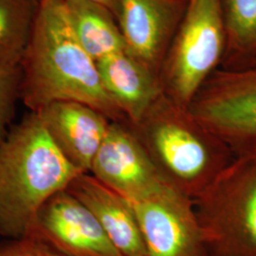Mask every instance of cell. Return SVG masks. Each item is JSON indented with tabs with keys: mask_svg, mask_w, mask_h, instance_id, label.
<instances>
[{
	"mask_svg": "<svg viewBox=\"0 0 256 256\" xmlns=\"http://www.w3.org/2000/svg\"><path fill=\"white\" fill-rule=\"evenodd\" d=\"M20 68V100L30 111L56 102H77L111 122H128L104 88L97 62L79 42L66 0H38Z\"/></svg>",
	"mask_w": 256,
	"mask_h": 256,
	"instance_id": "6da1fadb",
	"label": "cell"
},
{
	"mask_svg": "<svg viewBox=\"0 0 256 256\" xmlns=\"http://www.w3.org/2000/svg\"><path fill=\"white\" fill-rule=\"evenodd\" d=\"M81 174L55 146L40 115L28 113L0 144V234L32 236L42 206Z\"/></svg>",
	"mask_w": 256,
	"mask_h": 256,
	"instance_id": "7a4b0ae2",
	"label": "cell"
},
{
	"mask_svg": "<svg viewBox=\"0 0 256 256\" xmlns=\"http://www.w3.org/2000/svg\"><path fill=\"white\" fill-rule=\"evenodd\" d=\"M156 169L194 200L236 158L188 110L165 95L136 124H129Z\"/></svg>",
	"mask_w": 256,
	"mask_h": 256,
	"instance_id": "3957f363",
	"label": "cell"
},
{
	"mask_svg": "<svg viewBox=\"0 0 256 256\" xmlns=\"http://www.w3.org/2000/svg\"><path fill=\"white\" fill-rule=\"evenodd\" d=\"M192 202L207 256H256V158L236 156Z\"/></svg>",
	"mask_w": 256,
	"mask_h": 256,
	"instance_id": "277c9868",
	"label": "cell"
},
{
	"mask_svg": "<svg viewBox=\"0 0 256 256\" xmlns=\"http://www.w3.org/2000/svg\"><path fill=\"white\" fill-rule=\"evenodd\" d=\"M226 43L222 0H190L160 84L164 95L188 110L214 74Z\"/></svg>",
	"mask_w": 256,
	"mask_h": 256,
	"instance_id": "5b68a950",
	"label": "cell"
},
{
	"mask_svg": "<svg viewBox=\"0 0 256 256\" xmlns=\"http://www.w3.org/2000/svg\"><path fill=\"white\" fill-rule=\"evenodd\" d=\"M188 110L234 156L256 158V58L212 74Z\"/></svg>",
	"mask_w": 256,
	"mask_h": 256,
	"instance_id": "8992f818",
	"label": "cell"
},
{
	"mask_svg": "<svg viewBox=\"0 0 256 256\" xmlns=\"http://www.w3.org/2000/svg\"><path fill=\"white\" fill-rule=\"evenodd\" d=\"M147 256H207L194 202L174 188L128 200Z\"/></svg>",
	"mask_w": 256,
	"mask_h": 256,
	"instance_id": "52a82bcc",
	"label": "cell"
},
{
	"mask_svg": "<svg viewBox=\"0 0 256 256\" xmlns=\"http://www.w3.org/2000/svg\"><path fill=\"white\" fill-rule=\"evenodd\" d=\"M90 174L126 200L174 188L156 169L128 122H111Z\"/></svg>",
	"mask_w": 256,
	"mask_h": 256,
	"instance_id": "ba28073f",
	"label": "cell"
},
{
	"mask_svg": "<svg viewBox=\"0 0 256 256\" xmlns=\"http://www.w3.org/2000/svg\"><path fill=\"white\" fill-rule=\"evenodd\" d=\"M30 238H39L64 256H124L92 210L68 190L42 206Z\"/></svg>",
	"mask_w": 256,
	"mask_h": 256,
	"instance_id": "9c48e42d",
	"label": "cell"
},
{
	"mask_svg": "<svg viewBox=\"0 0 256 256\" xmlns=\"http://www.w3.org/2000/svg\"><path fill=\"white\" fill-rule=\"evenodd\" d=\"M37 113L64 158L82 173H90L111 120L99 111L77 102H56Z\"/></svg>",
	"mask_w": 256,
	"mask_h": 256,
	"instance_id": "30bf717a",
	"label": "cell"
},
{
	"mask_svg": "<svg viewBox=\"0 0 256 256\" xmlns=\"http://www.w3.org/2000/svg\"><path fill=\"white\" fill-rule=\"evenodd\" d=\"M86 205L124 256H147L134 210L128 200L90 173L79 174L66 189Z\"/></svg>",
	"mask_w": 256,
	"mask_h": 256,
	"instance_id": "8fae6325",
	"label": "cell"
},
{
	"mask_svg": "<svg viewBox=\"0 0 256 256\" xmlns=\"http://www.w3.org/2000/svg\"><path fill=\"white\" fill-rule=\"evenodd\" d=\"M97 66L104 88L129 124H138L162 95L160 82L151 68L128 52L108 56Z\"/></svg>",
	"mask_w": 256,
	"mask_h": 256,
	"instance_id": "7c38bea8",
	"label": "cell"
},
{
	"mask_svg": "<svg viewBox=\"0 0 256 256\" xmlns=\"http://www.w3.org/2000/svg\"><path fill=\"white\" fill-rule=\"evenodd\" d=\"M116 18L129 54L151 68L169 25V12L164 1L118 0Z\"/></svg>",
	"mask_w": 256,
	"mask_h": 256,
	"instance_id": "4fadbf2b",
	"label": "cell"
},
{
	"mask_svg": "<svg viewBox=\"0 0 256 256\" xmlns=\"http://www.w3.org/2000/svg\"><path fill=\"white\" fill-rule=\"evenodd\" d=\"M66 1L78 40L96 62L128 52L122 30L115 24V16L110 10L84 0Z\"/></svg>",
	"mask_w": 256,
	"mask_h": 256,
	"instance_id": "5bb4252c",
	"label": "cell"
},
{
	"mask_svg": "<svg viewBox=\"0 0 256 256\" xmlns=\"http://www.w3.org/2000/svg\"><path fill=\"white\" fill-rule=\"evenodd\" d=\"M38 0H0V64L20 66Z\"/></svg>",
	"mask_w": 256,
	"mask_h": 256,
	"instance_id": "9a60e30c",
	"label": "cell"
},
{
	"mask_svg": "<svg viewBox=\"0 0 256 256\" xmlns=\"http://www.w3.org/2000/svg\"><path fill=\"white\" fill-rule=\"evenodd\" d=\"M226 45L230 66L239 68L256 58V0H223Z\"/></svg>",
	"mask_w": 256,
	"mask_h": 256,
	"instance_id": "2e32d148",
	"label": "cell"
},
{
	"mask_svg": "<svg viewBox=\"0 0 256 256\" xmlns=\"http://www.w3.org/2000/svg\"><path fill=\"white\" fill-rule=\"evenodd\" d=\"M21 78L20 66L0 64V144L7 137L16 117Z\"/></svg>",
	"mask_w": 256,
	"mask_h": 256,
	"instance_id": "e0dca14e",
	"label": "cell"
},
{
	"mask_svg": "<svg viewBox=\"0 0 256 256\" xmlns=\"http://www.w3.org/2000/svg\"><path fill=\"white\" fill-rule=\"evenodd\" d=\"M0 256H64L36 238L7 239L0 243Z\"/></svg>",
	"mask_w": 256,
	"mask_h": 256,
	"instance_id": "ac0fdd59",
	"label": "cell"
},
{
	"mask_svg": "<svg viewBox=\"0 0 256 256\" xmlns=\"http://www.w3.org/2000/svg\"><path fill=\"white\" fill-rule=\"evenodd\" d=\"M84 1H88V2H93V3L99 4V5H101L102 7L110 10L115 18L117 16L118 0H84Z\"/></svg>",
	"mask_w": 256,
	"mask_h": 256,
	"instance_id": "d6986e66",
	"label": "cell"
}]
</instances>
